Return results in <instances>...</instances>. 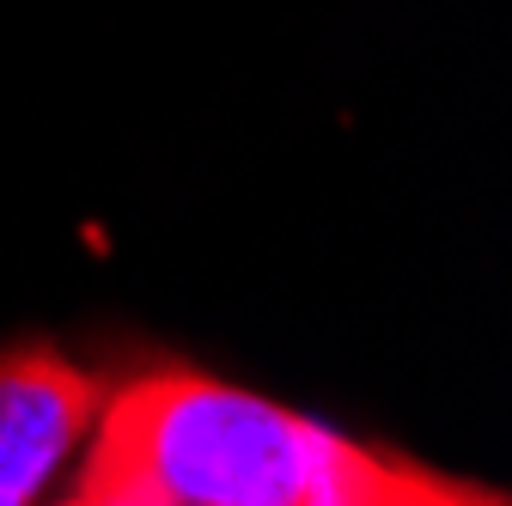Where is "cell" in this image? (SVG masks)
I'll return each instance as SVG.
<instances>
[{"label":"cell","instance_id":"6da1fadb","mask_svg":"<svg viewBox=\"0 0 512 506\" xmlns=\"http://www.w3.org/2000/svg\"><path fill=\"white\" fill-rule=\"evenodd\" d=\"M360 446L208 372H147L98 409L86 476L177 506H354Z\"/></svg>","mask_w":512,"mask_h":506},{"label":"cell","instance_id":"7a4b0ae2","mask_svg":"<svg viewBox=\"0 0 512 506\" xmlns=\"http://www.w3.org/2000/svg\"><path fill=\"white\" fill-rule=\"evenodd\" d=\"M98 409H104L98 378L61 360L55 348L0 354V494L31 506L43 482L86 439Z\"/></svg>","mask_w":512,"mask_h":506},{"label":"cell","instance_id":"3957f363","mask_svg":"<svg viewBox=\"0 0 512 506\" xmlns=\"http://www.w3.org/2000/svg\"><path fill=\"white\" fill-rule=\"evenodd\" d=\"M354 506H506V494L458 482V476H433V470H415V464H397V458H378V452L360 446Z\"/></svg>","mask_w":512,"mask_h":506},{"label":"cell","instance_id":"277c9868","mask_svg":"<svg viewBox=\"0 0 512 506\" xmlns=\"http://www.w3.org/2000/svg\"><path fill=\"white\" fill-rule=\"evenodd\" d=\"M80 506H177L147 482H116V476H80Z\"/></svg>","mask_w":512,"mask_h":506},{"label":"cell","instance_id":"5b68a950","mask_svg":"<svg viewBox=\"0 0 512 506\" xmlns=\"http://www.w3.org/2000/svg\"><path fill=\"white\" fill-rule=\"evenodd\" d=\"M0 506H19V500H7V494H0Z\"/></svg>","mask_w":512,"mask_h":506},{"label":"cell","instance_id":"8992f818","mask_svg":"<svg viewBox=\"0 0 512 506\" xmlns=\"http://www.w3.org/2000/svg\"><path fill=\"white\" fill-rule=\"evenodd\" d=\"M61 506H80V500H61Z\"/></svg>","mask_w":512,"mask_h":506}]
</instances>
